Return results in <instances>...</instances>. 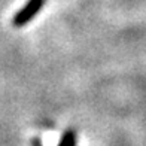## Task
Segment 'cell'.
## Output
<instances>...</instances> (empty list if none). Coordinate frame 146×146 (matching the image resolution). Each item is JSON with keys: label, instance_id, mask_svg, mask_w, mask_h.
I'll use <instances>...</instances> for the list:
<instances>
[{"label": "cell", "instance_id": "1", "mask_svg": "<svg viewBox=\"0 0 146 146\" xmlns=\"http://www.w3.org/2000/svg\"><path fill=\"white\" fill-rule=\"evenodd\" d=\"M43 5H45V0H29V2L15 14V17L12 18V24H14L15 27H24L25 24L30 23L31 19L40 12Z\"/></svg>", "mask_w": 146, "mask_h": 146}, {"label": "cell", "instance_id": "2", "mask_svg": "<svg viewBox=\"0 0 146 146\" xmlns=\"http://www.w3.org/2000/svg\"><path fill=\"white\" fill-rule=\"evenodd\" d=\"M58 146H76V134L73 130H67L61 136L58 142Z\"/></svg>", "mask_w": 146, "mask_h": 146}]
</instances>
